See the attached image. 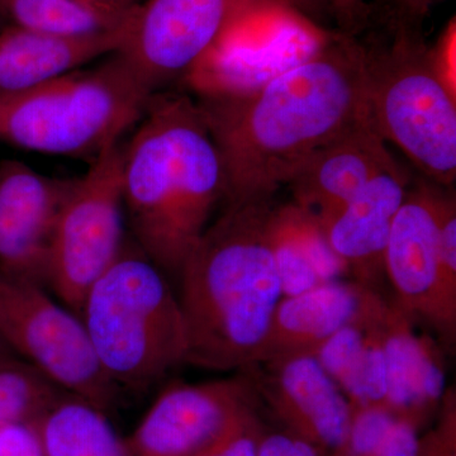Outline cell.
Here are the masks:
<instances>
[{
	"label": "cell",
	"mask_w": 456,
	"mask_h": 456,
	"mask_svg": "<svg viewBox=\"0 0 456 456\" xmlns=\"http://www.w3.org/2000/svg\"><path fill=\"white\" fill-rule=\"evenodd\" d=\"M412 322L391 302L384 325V407L395 419H406L419 428L441 406L445 395V371L439 347L428 336L417 335Z\"/></svg>",
	"instance_id": "e0dca14e"
},
{
	"label": "cell",
	"mask_w": 456,
	"mask_h": 456,
	"mask_svg": "<svg viewBox=\"0 0 456 456\" xmlns=\"http://www.w3.org/2000/svg\"><path fill=\"white\" fill-rule=\"evenodd\" d=\"M122 187L131 239L165 274L179 278L224 193L220 154L197 101L151 95L123 145Z\"/></svg>",
	"instance_id": "3957f363"
},
{
	"label": "cell",
	"mask_w": 456,
	"mask_h": 456,
	"mask_svg": "<svg viewBox=\"0 0 456 456\" xmlns=\"http://www.w3.org/2000/svg\"><path fill=\"white\" fill-rule=\"evenodd\" d=\"M272 200L227 203L179 274L187 364L245 370L263 360L283 299L270 221Z\"/></svg>",
	"instance_id": "7a4b0ae2"
},
{
	"label": "cell",
	"mask_w": 456,
	"mask_h": 456,
	"mask_svg": "<svg viewBox=\"0 0 456 456\" xmlns=\"http://www.w3.org/2000/svg\"><path fill=\"white\" fill-rule=\"evenodd\" d=\"M322 450L297 436L288 434L263 435L257 446L256 456H321Z\"/></svg>",
	"instance_id": "f1b7e54d"
},
{
	"label": "cell",
	"mask_w": 456,
	"mask_h": 456,
	"mask_svg": "<svg viewBox=\"0 0 456 456\" xmlns=\"http://www.w3.org/2000/svg\"><path fill=\"white\" fill-rule=\"evenodd\" d=\"M408 188L407 173L395 161L322 224L332 251L358 283L377 289L386 277L384 254Z\"/></svg>",
	"instance_id": "2e32d148"
},
{
	"label": "cell",
	"mask_w": 456,
	"mask_h": 456,
	"mask_svg": "<svg viewBox=\"0 0 456 456\" xmlns=\"http://www.w3.org/2000/svg\"><path fill=\"white\" fill-rule=\"evenodd\" d=\"M248 374L167 388L125 440L130 456H198L256 413Z\"/></svg>",
	"instance_id": "30bf717a"
},
{
	"label": "cell",
	"mask_w": 456,
	"mask_h": 456,
	"mask_svg": "<svg viewBox=\"0 0 456 456\" xmlns=\"http://www.w3.org/2000/svg\"><path fill=\"white\" fill-rule=\"evenodd\" d=\"M75 182L0 163V272L46 287L57 220Z\"/></svg>",
	"instance_id": "7c38bea8"
},
{
	"label": "cell",
	"mask_w": 456,
	"mask_h": 456,
	"mask_svg": "<svg viewBox=\"0 0 456 456\" xmlns=\"http://www.w3.org/2000/svg\"><path fill=\"white\" fill-rule=\"evenodd\" d=\"M440 185L417 183L393 221L384 254V270L395 292V305L412 321H422L449 347V331L441 302Z\"/></svg>",
	"instance_id": "8fae6325"
},
{
	"label": "cell",
	"mask_w": 456,
	"mask_h": 456,
	"mask_svg": "<svg viewBox=\"0 0 456 456\" xmlns=\"http://www.w3.org/2000/svg\"><path fill=\"white\" fill-rule=\"evenodd\" d=\"M395 163L386 141L368 118L320 147L288 185L293 203L322 226L375 175Z\"/></svg>",
	"instance_id": "5bb4252c"
},
{
	"label": "cell",
	"mask_w": 456,
	"mask_h": 456,
	"mask_svg": "<svg viewBox=\"0 0 456 456\" xmlns=\"http://www.w3.org/2000/svg\"><path fill=\"white\" fill-rule=\"evenodd\" d=\"M122 151L123 143H116L90 163L57 220L46 288L77 316L89 288L127 241Z\"/></svg>",
	"instance_id": "ba28073f"
},
{
	"label": "cell",
	"mask_w": 456,
	"mask_h": 456,
	"mask_svg": "<svg viewBox=\"0 0 456 456\" xmlns=\"http://www.w3.org/2000/svg\"><path fill=\"white\" fill-rule=\"evenodd\" d=\"M152 93L117 55L0 98V142L94 161L136 127Z\"/></svg>",
	"instance_id": "8992f818"
},
{
	"label": "cell",
	"mask_w": 456,
	"mask_h": 456,
	"mask_svg": "<svg viewBox=\"0 0 456 456\" xmlns=\"http://www.w3.org/2000/svg\"><path fill=\"white\" fill-rule=\"evenodd\" d=\"M64 395L26 362L0 367V428L37 421Z\"/></svg>",
	"instance_id": "7402d4cb"
},
{
	"label": "cell",
	"mask_w": 456,
	"mask_h": 456,
	"mask_svg": "<svg viewBox=\"0 0 456 456\" xmlns=\"http://www.w3.org/2000/svg\"><path fill=\"white\" fill-rule=\"evenodd\" d=\"M0 456H47L38 419L0 428Z\"/></svg>",
	"instance_id": "4316f807"
},
{
	"label": "cell",
	"mask_w": 456,
	"mask_h": 456,
	"mask_svg": "<svg viewBox=\"0 0 456 456\" xmlns=\"http://www.w3.org/2000/svg\"><path fill=\"white\" fill-rule=\"evenodd\" d=\"M98 2L104 3V4L113 5L118 8H132L139 4L140 0H98Z\"/></svg>",
	"instance_id": "1f68e13d"
},
{
	"label": "cell",
	"mask_w": 456,
	"mask_h": 456,
	"mask_svg": "<svg viewBox=\"0 0 456 456\" xmlns=\"http://www.w3.org/2000/svg\"><path fill=\"white\" fill-rule=\"evenodd\" d=\"M263 435L259 417L254 413L198 456H256Z\"/></svg>",
	"instance_id": "d4e9b609"
},
{
	"label": "cell",
	"mask_w": 456,
	"mask_h": 456,
	"mask_svg": "<svg viewBox=\"0 0 456 456\" xmlns=\"http://www.w3.org/2000/svg\"><path fill=\"white\" fill-rule=\"evenodd\" d=\"M389 301L358 281H325L279 303L261 362L296 355H316L344 327L382 314Z\"/></svg>",
	"instance_id": "9a60e30c"
},
{
	"label": "cell",
	"mask_w": 456,
	"mask_h": 456,
	"mask_svg": "<svg viewBox=\"0 0 456 456\" xmlns=\"http://www.w3.org/2000/svg\"><path fill=\"white\" fill-rule=\"evenodd\" d=\"M125 32L65 38L8 26L0 31V98L37 88L98 57L112 55L121 46Z\"/></svg>",
	"instance_id": "ac0fdd59"
},
{
	"label": "cell",
	"mask_w": 456,
	"mask_h": 456,
	"mask_svg": "<svg viewBox=\"0 0 456 456\" xmlns=\"http://www.w3.org/2000/svg\"><path fill=\"white\" fill-rule=\"evenodd\" d=\"M47 290L0 272V342L68 395L110 412L119 389L102 370L80 317Z\"/></svg>",
	"instance_id": "52a82bcc"
},
{
	"label": "cell",
	"mask_w": 456,
	"mask_h": 456,
	"mask_svg": "<svg viewBox=\"0 0 456 456\" xmlns=\"http://www.w3.org/2000/svg\"><path fill=\"white\" fill-rule=\"evenodd\" d=\"M334 8L338 16L346 23L358 25L362 16V0H322Z\"/></svg>",
	"instance_id": "f546056e"
},
{
	"label": "cell",
	"mask_w": 456,
	"mask_h": 456,
	"mask_svg": "<svg viewBox=\"0 0 456 456\" xmlns=\"http://www.w3.org/2000/svg\"><path fill=\"white\" fill-rule=\"evenodd\" d=\"M441 302L449 331L456 338V203L454 194L440 197Z\"/></svg>",
	"instance_id": "603a6c76"
},
{
	"label": "cell",
	"mask_w": 456,
	"mask_h": 456,
	"mask_svg": "<svg viewBox=\"0 0 456 456\" xmlns=\"http://www.w3.org/2000/svg\"><path fill=\"white\" fill-rule=\"evenodd\" d=\"M395 419L386 407L353 408L346 440L332 456H374Z\"/></svg>",
	"instance_id": "cb8c5ba5"
},
{
	"label": "cell",
	"mask_w": 456,
	"mask_h": 456,
	"mask_svg": "<svg viewBox=\"0 0 456 456\" xmlns=\"http://www.w3.org/2000/svg\"><path fill=\"white\" fill-rule=\"evenodd\" d=\"M79 317L102 370L119 391L146 392L187 364L179 296L130 235L89 288Z\"/></svg>",
	"instance_id": "277c9868"
},
{
	"label": "cell",
	"mask_w": 456,
	"mask_h": 456,
	"mask_svg": "<svg viewBox=\"0 0 456 456\" xmlns=\"http://www.w3.org/2000/svg\"><path fill=\"white\" fill-rule=\"evenodd\" d=\"M389 307L391 302L378 316L344 327L314 355L353 408L384 407L386 403L384 325Z\"/></svg>",
	"instance_id": "d6986e66"
},
{
	"label": "cell",
	"mask_w": 456,
	"mask_h": 456,
	"mask_svg": "<svg viewBox=\"0 0 456 456\" xmlns=\"http://www.w3.org/2000/svg\"><path fill=\"white\" fill-rule=\"evenodd\" d=\"M419 428L406 419H395L374 456H419Z\"/></svg>",
	"instance_id": "83f0119b"
},
{
	"label": "cell",
	"mask_w": 456,
	"mask_h": 456,
	"mask_svg": "<svg viewBox=\"0 0 456 456\" xmlns=\"http://www.w3.org/2000/svg\"><path fill=\"white\" fill-rule=\"evenodd\" d=\"M227 203L272 200L320 147L370 118L362 45L335 36L266 82L197 101Z\"/></svg>",
	"instance_id": "6da1fadb"
},
{
	"label": "cell",
	"mask_w": 456,
	"mask_h": 456,
	"mask_svg": "<svg viewBox=\"0 0 456 456\" xmlns=\"http://www.w3.org/2000/svg\"><path fill=\"white\" fill-rule=\"evenodd\" d=\"M437 428L419 439V456H456V407L454 392L444 395Z\"/></svg>",
	"instance_id": "484cf974"
},
{
	"label": "cell",
	"mask_w": 456,
	"mask_h": 456,
	"mask_svg": "<svg viewBox=\"0 0 456 456\" xmlns=\"http://www.w3.org/2000/svg\"><path fill=\"white\" fill-rule=\"evenodd\" d=\"M47 456H130L107 413L75 395H62L38 419Z\"/></svg>",
	"instance_id": "44dd1931"
},
{
	"label": "cell",
	"mask_w": 456,
	"mask_h": 456,
	"mask_svg": "<svg viewBox=\"0 0 456 456\" xmlns=\"http://www.w3.org/2000/svg\"><path fill=\"white\" fill-rule=\"evenodd\" d=\"M248 368L263 395L289 432L325 452H338L349 432L353 407L314 355H296Z\"/></svg>",
	"instance_id": "4fadbf2b"
},
{
	"label": "cell",
	"mask_w": 456,
	"mask_h": 456,
	"mask_svg": "<svg viewBox=\"0 0 456 456\" xmlns=\"http://www.w3.org/2000/svg\"><path fill=\"white\" fill-rule=\"evenodd\" d=\"M248 2H254V0H248ZM279 2L287 3V4L299 5V7H311V5L316 4V3L320 2L322 4L325 3L322 0H279Z\"/></svg>",
	"instance_id": "d6a6232c"
},
{
	"label": "cell",
	"mask_w": 456,
	"mask_h": 456,
	"mask_svg": "<svg viewBox=\"0 0 456 456\" xmlns=\"http://www.w3.org/2000/svg\"><path fill=\"white\" fill-rule=\"evenodd\" d=\"M248 0H145L117 55L152 94L187 77L235 25Z\"/></svg>",
	"instance_id": "9c48e42d"
},
{
	"label": "cell",
	"mask_w": 456,
	"mask_h": 456,
	"mask_svg": "<svg viewBox=\"0 0 456 456\" xmlns=\"http://www.w3.org/2000/svg\"><path fill=\"white\" fill-rule=\"evenodd\" d=\"M134 8L113 7L98 0H0V14L12 25L65 38L122 32Z\"/></svg>",
	"instance_id": "ffe728a7"
},
{
	"label": "cell",
	"mask_w": 456,
	"mask_h": 456,
	"mask_svg": "<svg viewBox=\"0 0 456 456\" xmlns=\"http://www.w3.org/2000/svg\"><path fill=\"white\" fill-rule=\"evenodd\" d=\"M22 360L18 359L12 351H9L4 345L0 342V367H8V365L20 364Z\"/></svg>",
	"instance_id": "4dcf8cb0"
},
{
	"label": "cell",
	"mask_w": 456,
	"mask_h": 456,
	"mask_svg": "<svg viewBox=\"0 0 456 456\" xmlns=\"http://www.w3.org/2000/svg\"><path fill=\"white\" fill-rule=\"evenodd\" d=\"M362 45L369 116L428 182L456 179V101L443 60L410 20Z\"/></svg>",
	"instance_id": "5b68a950"
}]
</instances>
